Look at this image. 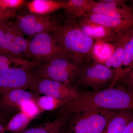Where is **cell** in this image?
<instances>
[{
    "label": "cell",
    "mask_w": 133,
    "mask_h": 133,
    "mask_svg": "<svg viewBox=\"0 0 133 133\" xmlns=\"http://www.w3.org/2000/svg\"><path fill=\"white\" fill-rule=\"evenodd\" d=\"M133 92L121 85L99 91H80L74 100L59 109V114L70 116L90 109H133Z\"/></svg>",
    "instance_id": "6da1fadb"
},
{
    "label": "cell",
    "mask_w": 133,
    "mask_h": 133,
    "mask_svg": "<svg viewBox=\"0 0 133 133\" xmlns=\"http://www.w3.org/2000/svg\"><path fill=\"white\" fill-rule=\"evenodd\" d=\"M26 2L24 0H3L0 1V9L2 10L18 9L25 5Z\"/></svg>",
    "instance_id": "cb8c5ba5"
},
{
    "label": "cell",
    "mask_w": 133,
    "mask_h": 133,
    "mask_svg": "<svg viewBox=\"0 0 133 133\" xmlns=\"http://www.w3.org/2000/svg\"><path fill=\"white\" fill-rule=\"evenodd\" d=\"M119 110L95 109L72 114L67 120L66 133H101Z\"/></svg>",
    "instance_id": "277c9868"
},
{
    "label": "cell",
    "mask_w": 133,
    "mask_h": 133,
    "mask_svg": "<svg viewBox=\"0 0 133 133\" xmlns=\"http://www.w3.org/2000/svg\"><path fill=\"white\" fill-rule=\"evenodd\" d=\"M16 23L11 22L0 41V55L25 58L29 41Z\"/></svg>",
    "instance_id": "ba28073f"
},
{
    "label": "cell",
    "mask_w": 133,
    "mask_h": 133,
    "mask_svg": "<svg viewBox=\"0 0 133 133\" xmlns=\"http://www.w3.org/2000/svg\"><path fill=\"white\" fill-rule=\"evenodd\" d=\"M92 0L65 1L64 12L67 20H76L83 16L90 6Z\"/></svg>",
    "instance_id": "d6986e66"
},
{
    "label": "cell",
    "mask_w": 133,
    "mask_h": 133,
    "mask_svg": "<svg viewBox=\"0 0 133 133\" xmlns=\"http://www.w3.org/2000/svg\"><path fill=\"white\" fill-rule=\"evenodd\" d=\"M36 102L42 112L51 111L60 109L64 105L62 101L46 95L38 96Z\"/></svg>",
    "instance_id": "7402d4cb"
},
{
    "label": "cell",
    "mask_w": 133,
    "mask_h": 133,
    "mask_svg": "<svg viewBox=\"0 0 133 133\" xmlns=\"http://www.w3.org/2000/svg\"><path fill=\"white\" fill-rule=\"evenodd\" d=\"M11 23V22H9L8 21L0 27V41L1 40L5 34L7 29Z\"/></svg>",
    "instance_id": "484cf974"
},
{
    "label": "cell",
    "mask_w": 133,
    "mask_h": 133,
    "mask_svg": "<svg viewBox=\"0 0 133 133\" xmlns=\"http://www.w3.org/2000/svg\"><path fill=\"white\" fill-rule=\"evenodd\" d=\"M123 133H133V118L128 124Z\"/></svg>",
    "instance_id": "4316f807"
},
{
    "label": "cell",
    "mask_w": 133,
    "mask_h": 133,
    "mask_svg": "<svg viewBox=\"0 0 133 133\" xmlns=\"http://www.w3.org/2000/svg\"><path fill=\"white\" fill-rule=\"evenodd\" d=\"M114 43V52L104 63V64L110 69H114L115 73L121 66L124 52V45L122 34L118 40Z\"/></svg>",
    "instance_id": "44dd1931"
},
{
    "label": "cell",
    "mask_w": 133,
    "mask_h": 133,
    "mask_svg": "<svg viewBox=\"0 0 133 133\" xmlns=\"http://www.w3.org/2000/svg\"><path fill=\"white\" fill-rule=\"evenodd\" d=\"M6 132L5 125L0 124V133H5Z\"/></svg>",
    "instance_id": "f1b7e54d"
},
{
    "label": "cell",
    "mask_w": 133,
    "mask_h": 133,
    "mask_svg": "<svg viewBox=\"0 0 133 133\" xmlns=\"http://www.w3.org/2000/svg\"><path fill=\"white\" fill-rule=\"evenodd\" d=\"M120 83H121L122 84L119 85L121 86L130 92H133V69L131 70L128 74L116 85Z\"/></svg>",
    "instance_id": "d4e9b609"
},
{
    "label": "cell",
    "mask_w": 133,
    "mask_h": 133,
    "mask_svg": "<svg viewBox=\"0 0 133 133\" xmlns=\"http://www.w3.org/2000/svg\"><path fill=\"white\" fill-rule=\"evenodd\" d=\"M52 34L64 51L83 64L90 62L95 40L81 31L76 20L58 23Z\"/></svg>",
    "instance_id": "7a4b0ae2"
},
{
    "label": "cell",
    "mask_w": 133,
    "mask_h": 133,
    "mask_svg": "<svg viewBox=\"0 0 133 133\" xmlns=\"http://www.w3.org/2000/svg\"><path fill=\"white\" fill-rule=\"evenodd\" d=\"M133 118L132 109L119 110L110 118L101 133H123Z\"/></svg>",
    "instance_id": "e0dca14e"
},
{
    "label": "cell",
    "mask_w": 133,
    "mask_h": 133,
    "mask_svg": "<svg viewBox=\"0 0 133 133\" xmlns=\"http://www.w3.org/2000/svg\"><path fill=\"white\" fill-rule=\"evenodd\" d=\"M38 94L32 91L17 89L6 92L0 96V113L10 117L21 111L20 108L24 102L36 101Z\"/></svg>",
    "instance_id": "7c38bea8"
},
{
    "label": "cell",
    "mask_w": 133,
    "mask_h": 133,
    "mask_svg": "<svg viewBox=\"0 0 133 133\" xmlns=\"http://www.w3.org/2000/svg\"><path fill=\"white\" fill-rule=\"evenodd\" d=\"M133 27L122 34L124 52L121 66L115 73L114 78L108 88L114 87L133 68Z\"/></svg>",
    "instance_id": "5bb4252c"
},
{
    "label": "cell",
    "mask_w": 133,
    "mask_h": 133,
    "mask_svg": "<svg viewBox=\"0 0 133 133\" xmlns=\"http://www.w3.org/2000/svg\"><path fill=\"white\" fill-rule=\"evenodd\" d=\"M83 17L121 34L133 27V20L114 19L103 15L85 13Z\"/></svg>",
    "instance_id": "9a60e30c"
},
{
    "label": "cell",
    "mask_w": 133,
    "mask_h": 133,
    "mask_svg": "<svg viewBox=\"0 0 133 133\" xmlns=\"http://www.w3.org/2000/svg\"><path fill=\"white\" fill-rule=\"evenodd\" d=\"M16 23L24 35L34 36L42 33H53L59 22L50 15L29 14L17 16Z\"/></svg>",
    "instance_id": "9c48e42d"
},
{
    "label": "cell",
    "mask_w": 133,
    "mask_h": 133,
    "mask_svg": "<svg viewBox=\"0 0 133 133\" xmlns=\"http://www.w3.org/2000/svg\"><path fill=\"white\" fill-rule=\"evenodd\" d=\"M33 119L21 111L16 114L5 125L6 131L20 133L26 130Z\"/></svg>",
    "instance_id": "ffe728a7"
},
{
    "label": "cell",
    "mask_w": 133,
    "mask_h": 133,
    "mask_svg": "<svg viewBox=\"0 0 133 133\" xmlns=\"http://www.w3.org/2000/svg\"><path fill=\"white\" fill-rule=\"evenodd\" d=\"M64 53L52 33H40L29 41L25 59L41 63Z\"/></svg>",
    "instance_id": "8992f818"
},
{
    "label": "cell",
    "mask_w": 133,
    "mask_h": 133,
    "mask_svg": "<svg viewBox=\"0 0 133 133\" xmlns=\"http://www.w3.org/2000/svg\"><path fill=\"white\" fill-rule=\"evenodd\" d=\"M25 5L30 14L47 15L60 9H64L65 1L33 0L26 2Z\"/></svg>",
    "instance_id": "2e32d148"
},
{
    "label": "cell",
    "mask_w": 133,
    "mask_h": 133,
    "mask_svg": "<svg viewBox=\"0 0 133 133\" xmlns=\"http://www.w3.org/2000/svg\"><path fill=\"white\" fill-rule=\"evenodd\" d=\"M20 111L33 119L41 114V109L34 100L28 101L24 102L21 107Z\"/></svg>",
    "instance_id": "603a6c76"
},
{
    "label": "cell",
    "mask_w": 133,
    "mask_h": 133,
    "mask_svg": "<svg viewBox=\"0 0 133 133\" xmlns=\"http://www.w3.org/2000/svg\"><path fill=\"white\" fill-rule=\"evenodd\" d=\"M77 19L76 20V23L81 31L95 41L113 43L118 40L121 35L112 30L88 21L83 17Z\"/></svg>",
    "instance_id": "4fadbf2b"
},
{
    "label": "cell",
    "mask_w": 133,
    "mask_h": 133,
    "mask_svg": "<svg viewBox=\"0 0 133 133\" xmlns=\"http://www.w3.org/2000/svg\"><path fill=\"white\" fill-rule=\"evenodd\" d=\"M69 117L67 115H60L52 121L47 122L20 133H66Z\"/></svg>",
    "instance_id": "ac0fdd59"
},
{
    "label": "cell",
    "mask_w": 133,
    "mask_h": 133,
    "mask_svg": "<svg viewBox=\"0 0 133 133\" xmlns=\"http://www.w3.org/2000/svg\"><path fill=\"white\" fill-rule=\"evenodd\" d=\"M82 63L64 53L30 69L34 79H49L62 83L75 84Z\"/></svg>",
    "instance_id": "3957f363"
},
{
    "label": "cell",
    "mask_w": 133,
    "mask_h": 133,
    "mask_svg": "<svg viewBox=\"0 0 133 133\" xmlns=\"http://www.w3.org/2000/svg\"><path fill=\"white\" fill-rule=\"evenodd\" d=\"M33 81L30 69L14 68L0 70V96L15 89L30 90Z\"/></svg>",
    "instance_id": "30bf717a"
},
{
    "label": "cell",
    "mask_w": 133,
    "mask_h": 133,
    "mask_svg": "<svg viewBox=\"0 0 133 133\" xmlns=\"http://www.w3.org/2000/svg\"><path fill=\"white\" fill-rule=\"evenodd\" d=\"M4 22L0 23V27H1V26H2L3 24H4V23H5V22Z\"/></svg>",
    "instance_id": "f546056e"
},
{
    "label": "cell",
    "mask_w": 133,
    "mask_h": 133,
    "mask_svg": "<svg viewBox=\"0 0 133 133\" xmlns=\"http://www.w3.org/2000/svg\"></svg>",
    "instance_id": "4dcf8cb0"
},
{
    "label": "cell",
    "mask_w": 133,
    "mask_h": 133,
    "mask_svg": "<svg viewBox=\"0 0 133 133\" xmlns=\"http://www.w3.org/2000/svg\"><path fill=\"white\" fill-rule=\"evenodd\" d=\"M30 90L38 95H48L60 100L64 105L74 100L81 91L77 84H68L45 79H33Z\"/></svg>",
    "instance_id": "52a82bcc"
},
{
    "label": "cell",
    "mask_w": 133,
    "mask_h": 133,
    "mask_svg": "<svg viewBox=\"0 0 133 133\" xmlns=\"http://www.w3.org/2000/svg\"><path fill=\"white\" fill-rule=\"evenodd\" d=\"M10 118L8 116L0 113V124L5 125V124L7 123L8 121L9 120H10Z\"/></svg>",
    "instance_id": "83f0119b"
},
{
    "label": "cell",
    "mask_w": 133,
    "mask_h": 133,
    "mask_svg": "<svg viewBox=\"0 0 133 133\" xmlns=\"http://www.w3.org/2000/svg\"><path fill=\"white\" fill-rule=\"evenodd\" d=\"M124 0L92 1L86 13L97 14L114 19L133 20V10Z\"/></svg>",
    "instance_id": "8fae6325"
},
{
    "label": "cell",
    "mask_w": 133,
    "mask_h": 133,
    "mask_svg": "<svg viewBox=\"0 0 133 133\" xmlns=\"http://www.w3.org/2000/svg\"><path fill=\"white\" fill-rule=\"evenodd\" d=\"M115 70L94 60L81 66L75 84L91 88L94 91L108 88L113 81Z\"/></svg>",
    "instance_id": "5b68a950"
}]
</instances>
